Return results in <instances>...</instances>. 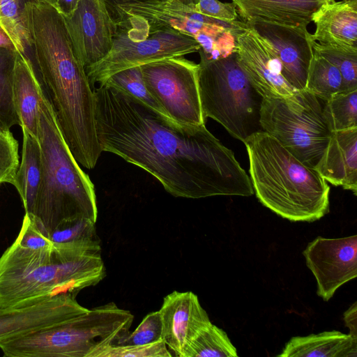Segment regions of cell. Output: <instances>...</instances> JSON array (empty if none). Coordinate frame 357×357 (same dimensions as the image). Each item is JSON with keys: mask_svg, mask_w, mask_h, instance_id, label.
Segmentation results:
<instances>
[{"mask_svg": "<svg viewBox=\"0 0 357 357\" xmlns=\"http://www.w3.org/2000/svg\"><path fill=\"white\" fill-rule=\"evenodd\" d=\"M100 149L156 178L176 197L254 194L250 176L204 125L180 123L129 93L100 84L93 90Z\"/></svg>", "mask_w": 357, "mask_h": 357, "instance_id": "1", "label": "cell"}, {"mask_svg": "<svg viewBox=\"0 0 357 357\" xmlns=\"http://www.w3.org/2000/svg\"><path fill=\"white\" fill-rule=\"evenodd\" d=\"M32 64L64 140L77 162L93 169L102 153L93 90L77 57L62 15L45 0H26Z\"/></svg>", "mask_w": 357, "mask_h": 357, "instance_id": "2", "label": "cell"}, {"mask_svg": "<svg viewBox=\"0 0 357 357\" xmlns=\"http://www.w3.org/2000/svg\"><path fill=\"white\" fill-rule=\"evenodd\" d=\"M54 243L32 250L15 242L0 257V307L31 304L61 294L76 297L102 280L100 240Z\"/></svg>", "mask_w": 357, "mask_h": 357, "instance_id": "3", "label": "cell"}, {"mask_svg": "<svg viewBox=\"0 0 357 357\" xmlns=\"http://www.w3.org/2000/svg\"><path fill=\"white\" fill-rule=\"evenodd\" d=\"M243 143L252 188L264 206L293 222H314L329 212L330 187L314 168L263 130Z\"/></svg>", "mask_w": 357, "mask_h": 357, "instance_id": "4", "label": "cell"}, {"mask_svg": "<svg viewBox=\"0 0 357 357\" xmlns=\"http://www.w3.org/2000/svg\"><path fill=\"white\" fill-rule=\"evenodd\" d=\"M38 131L42 176L33 215L39 229L48 238L66 220L87 218L96 222L94 185L66 143L44 93L40 102Z\"/></svg>", "mask_w": 357, "mask_h": 357, "instance_id": "5", "label": "cell"}, {"mask_svg": "<svg viewBox=\"0 0 357 357\" xmlns=\"http://www.w3.org/2000/svg\"><path fill=\"white\" fill-rule=\"evenodd\" d=\"M134 319L129 311L114 302L85 313L0 342L8 357H91L129 333Z\"/></svg>", "mask_w": 357, "mask_h": 357, "instance_id": "6", "label": "cell"}, {"mask_svg": "<svg viewBox=\"0 0 357 357\" xmlns=\"http://www.w3.org/2000/svg\"><path fill=\"white\" fill-rule=\"evenodd\" d=\"M119 26L147 32L174 29L193 38L199 56L215 59L229 54L235 47V30L241 21L213 19L197 13L195 5L178 0H143L109 6Z\"/></svg>", "mask_w": 357, "mask_h": 357, "instance_id": "7", "label": "cell"}, {"mask_svg": "<svg viewBox=\"0 0 357 357\" xmlns=\"http://www.w3.org/2000/svg\"><path fill=\"white\" fill-rule=\"evenodd\" d=\"M198 83L202 112L243 142L261 130V96L241 68L236 53L217 59H200Z\"/></svg>", "mask_w": 357, "mask_h": 357, "instance_id": "8", "label": "cell"}, {"mask_svg": "<svg viewBox=\"0 0 357 357\" xmlns=\"http://www.w3.org/2000/svg\"><path fill=\"white\" fill-rule=\"evenodd\" d=\"M261 130L275 138L303 164L314 168L331 137L319 98L307 90L291 98L262 99Z\"/></svg>", "mask_w": 357, "mask_h": 357, "instance_id": "9", "label": "cell"}, {"mask_svg": "<svg viewBox=\"0 0 357 357\" xmlns=\"http://www.w3.org/2000/svg\"><path fill=\"white\" fill-rule=\"evenodd\" d=\"M200 46L192 37L174 29L142 32L119 26L108 54L86 68L92 86L102 84L123 70L198 52Z\"/></svg>", "mask_w": 357, "mask_h": 357, "instance_id": "10", "label": "cell"}, {"mask_svg": "<svg viewBox=\"0 0 357 357\" xmlns=\"http://www.w3.org/2000/svg\"><path fill=\"white\" fill-rule=\"evenodd\" d=\"M140 67L146 89L169 118L186 125L205 124L197 63L178 56Z\"/></svg>", "mask_w": 357, "mask_h": 357, "instance_id": "11", "label": "cell"}, {"mask_svg": "<svg viewBox=\"0 0 357 357\" xmlns=\"http://www.w3.org/2000/svg\"><path fill=\"white\" fill-rule=\"evenodd\" d=\"M62 16L75 53L85 69L108 54L117 25L107 0H80L70 15Z\"/></svg>", "mask_w": 357, "mask_h": 357, "instance_id": "12", "label": "cell"}, {"mask_svg": "<svg viewBox=\"0 0 357 357\" xmlns=\"http://www.w3.org/2000/svg\"><path fill=\"white\" fill-rule=\"evenodd\" d=\"M244 22L275 56L286 81L297 91L305 90L314 55L312 38L307 27L286 26L259 19Z\"/></svg>", "mask_w": 357, "mask_h": 357, "instance_id": "13", "label": "cell"}, {"mask_svg": "<svg viewBox=\"0 0 357 357\" xmlns=\"http://www.w3.org/2000/svg\"><path fill=\"white\" fill-rule=\"evenodd\" d=\"M317 282V294L328 301L343 284L357 277V235L326 238L318 236L303 252Z\"/></svg>", "mask_w": 357, "mask_h": 357, "instance_id": "14", "label": "cell"}, {"mask_svg": "<svg viewBox=\"0 0 357 357\" xmlns=\"http://www.w3.org/2000/svg\"><path fill=\"white\" fill-rule=\"evenodd\" d=\"M236 45L241 68L263 99L291 98L299 91L283 77L275 56L245 22L236 33Z\"/></svg>", "mask_w": 357, "mask_h": 357, "instance_id": "15", "label": "cell"}, {"mask_svg": "<svg viewBox=\"0 0 357 357\" xmlns=\"http://www.w3.org/2000/svg\"><path fill=\"white\" fill-rule=\"evenodd\" d=\"M76 297L61 294L31 304L0 307V342L60 324L87 312Z\"/></svg>", "mask_w": 357, "mask_h": 357, "instance_id": "16", "label": "cell"}, {"mask_svg": "<svg viewBox=\"0 0 357 357\" xmlns=\"http://www.w3.org/2000/svg\"><path fill=\"white\" fill-rule=\"evenodd\" d=\"M159 312L162 340L179 357H185L191 341L211 324L197 296L192 291H174L167 295Z\"/></svg>", "mask_w": 357, "mask_h": 357, "instance_id": "17", "label": "cell"}, {"mask_svg": "<svg viewBox=\"0 0 357 357\" xmlns=\"http://www.w3.org/2000/svg\"><path fill=\"white\" fill-rule=\"evenodd\" d=\"M314 169L326 181L357 195V128L332 132Z\"/></svg>", "mask_w": 357, "mask_h": 357, "instance_id": "18", "label": "cell"}, {"mask_svg": "<svg viewBox=\"0 0 357 357\" xmlns=\"http://www.w3.org/2000/svg\"><path fill=\"white\" fill-rule=\"evenodd\" d=\"M312 40L321 45L357 47V0H330L313 15Z\"/></svg>", "mask_w": 357, "mask_h": 357, "instance_id": "19", "label": "cell"}, {"mask_svg": "<svg viewBox=\"0 0 357 357\" xmlns=\"http://www.w3.org/2000/svg\"><path fill=\"white\" fill-rule=\"evenodd\" d=\"M330 0H231L243 22L259 19L290 26L307 27L314 13Z\"/></svg>", "mask_w": 357, "mask_h": 357, "instance_id": "20", "label": "cell"}, {"mask_svg": "<svg viewBox=\"0 0 357 357\" xmlns=\"http://www.w3.org/2000/svg\"><path fill=\"white\" fill-rule=\"evenodd\" d=\"M43 94L31 61L26 54L18 52L13 85L14 106L21 128L37 139Z\"/></svg>", "mask_w": 357, "mask_h": 357, "instance_id": "21", "label": "cell"}, {"mask_svg": "<svg viewBox=\"0 0 357 357\" xmlns=\"http://www.w3.org/2000/svg\"><path fill=\"white\" fill-rule=\"evenodd\" d=\"M280 357H356L357 338L338 331L291 337Z\"/></svg>", "mask_w": 357, "mask_h": 357, "instance_id": "22", "label": "cell"}, {"mask_svg": "<svg viewBox=\"0 0 357 357\" xmlns=\"http://www.w3.org/2000/svg\"><path fill=\"white\" fill-rule=\"evenodd\" d=\"M22 157L14 186L24 205L25 213L33 215L42 176L41 149L38 139L24 128Z\"/></svg>", "mask_w": 357, "mask_h": 357, "instance_id": "23", "label": "cell"}, {"mask_svg": "<svg viewBox=\"0 0 357 357\" xmlns=\"http://www.w3.org/2000/svg\"><path fill=\"white\" fill-rule=\"evenodd\" d=\"M305 90L325 101L345 91L337 68L315 52L309 68Z\"/></svg>", "mask_w": 357, "mask_h": 357, "instance_id": "24", "label": "cell"}, {"mask_svg": "<svg viewBox=\"0 0 357 357\" xmlns=\"http://www.w3.org/2000/svg\"><path fill=\"white\" fill-rule=\"evenodd\" d=\"M18 52L0 47V124L6 130L20 125L13 97V85Z\"/></svg>", "mask_w": 357, "mask_h": 357, "instance_id": "25", "label": "cell"}, {"mask_svg": "<svg viewBox=\"0 0 357 357\" xmlns=\"http://www.w3.org/2000/svg\"><path fill=\"white\" fill-rule=\"evenodd\" d=\"M234 356L237 351L227 333L212 323L194 337L185 354V357Z\"/></svg>", "mask_w": 357, "mask_h": 357, "instance_id": "26", "label": "cell"}, {"mask_svg": "<svg viewBox=\"0 0 357 357\" xmlns=\"http://www.w3.org/2000/svg\"><path fill=\"white\" fill-rule=\"evenodd\" d=\"M323 115L331 132L357 128V89L343 91L326 100Z\"/></svg>", "mask_w": 357, "mask_h": 357, "instance_id": "27", "label": "cell"}, {"mask_svg": "<svg viewBox=\"0 0 357 357\" xmlns=\"http://www.w3.org/2000/svg\"><path fill=\"white\" fill-rule=\"evenodd\" d=\"M312 45L314 52L337 68L345 91L357 89V47L321 45L314 40Z\"/></svg>", "mask_w": 357, "mask_h": 357, "instance_id": "28", "label": "cell"}, {"mask_svg": "<svg viewBox=\"0 0 357 357\" xmlns=\"http://www.w3.org/2000/svg\"><path fill=\"white\" fill-rule=\"evenodd\" d=\"M102 84L123 91L158 112L167 116L163 109L146 89L140 66L119 71L109 77Z\"/></svg>", "mask_w": 357, "mask_h": 357, "instance_id": "29", "label": "cell"}, {"mask_svg": "<svg viewBox=\"0 0 357 357\" xmlns=\"http://www.w3.org/2000/svg\"><path fill=\"white\" fill-rule=\"evenodd\" d=\"M26 0H0V22L7 28L24 54L29 50L26 16Z\"/></svg>", "mask_w": 357, "mask_h": 357, "instance_id": "30", "label": "cell"}, {"mask_svg": "<svg viewBox=\"0 0 357 357\" xmlns=\"http://www.w3.org/2000/svg\"><path fill=\"white\" fill-rule=\"evenodd\" d=\"M96 222L87 218H76L61 222L49 235L55 243H74L100 240Z\"/></svg>", "mask_w": 357, "mask_h": 357, "instance_id": "31", "label": "cell"}, {"mask_svg": "<svg viewBox=\"0 0 357 357\" xmlns=\"http://www.w3.org/2000/svg\"><path fill=\"white\" fill-rule=\"evenodd\" d=\"M172 354L162 341L143 345L113 344L98 349L91 357H170Z\"/></svg>", "mask_w": 357, "mask_h": 357, "instance_id": "32", "label": "cell"}, {"mask_svg": "<svg viewBox=\"0 0 357 357\" xmlns=\"http://www.w3.org/2000/svg\"><path fill=\"white\" fill-rule=\"evenodd\" d=\"M19 165L18 142L10 130L0 132V185H15Z\"/></svg>", "mask_w": 357, "mask_h": 357, "instance_id": "33", "label": "cell"}, {"mask_svg": "<svg viewBox=\"0 0 357 357\" xmlns=\"http://www.w3.org/2000/svg\"><path fill=\"white\" fill-rule=\"evenodd\" d=\"M162 340V321L159 310L144 317L139 326L116 344L120 345H143Z\"/></svg>", "mask_w": 357, "mask_h": 357, "instance_id": "34", "label": "cell"}, {"mask_svg": "<svg viewBox=\"0 0 357 357\" xmlns=\"http://www.w3.org/2000/svg\"><path fill=\"white\" fill-rule=\"evenodd\" d=\"M19 246L32 250H48L54 243L39 229L33 215L25 213L20 231L14 241Z\"/></svg>", "mask_w": 357, "mask_h": 357, "instance_id": "35", "label": "cell"}, {"mask_svg": "<svg viewBox=\"0 0 357 357\" xmlns=\"http://www.w3.org/2000/svg\"><path fill=\"white\" fill-rule=\"evenodd\" d=\"M195 10L205 16L224 22H232L239 20L234 4L221 2L219 0H198L195 5Z\"/></svg>", "mask_w": 357, "mask_h": 357, "instance_id": "36", "label": "cell"}, {"mask_svg": "<svg viewBox=\"0 0 357 357\" xmlns=\"http://www.w3.org/2000/svg\"><path fill=\"white\" fill-rule=\"evenodd\" d=\"M0 47L15 50L23 54L22 49L7 28L0 22Z\"/></svg>", "mask_w": 357, "mask_h": 357, "instance_id": "37", "label": "cell"}, {"mask_svg": "<svg viewBox=\"0 0 357 357\" xmlns=\"http://www.w3.org/2000/svg\"><path fill=\"white\" fill-rule=\"evenodd\" d=\"M357 302H354L344 313L345 325L349 328V334L357 338Z\"/></svg>", "mask_w": 357, "mask_h": 357, "instance_id": "38", "label": "cell"}, {"mask_svg": "<svg viewBox=\"0 0 357 357\" xmlns=\"http://www.w3.org/2000/svg\"><path fill=\"white\" fill-rule=\"evenodd\" d=\"M80 0H56L53 4L63 16L70 15L77 7Z\"/></svg>", "mask_w": 357, "mask_h": 357, "instance_id": "39", "label": "cell"}, {"mask_svg": "<svg viewBox=\"0 0 357 357\" xmlns=\"http://www.w3.org/2000/svg\"><path fill=\"white\" fill-rule=\"evenodd\" d=\"M134 1H143V0H107L108 6L118 3H123V2Z\"/></svg>", "mask_w": 357, "mask_h": 357, "instance_id": "40", "label": "cell"}, {"mask_svg": "<svg viewBox=\"0 0 357 357\" xmlns=\"http://www.w3.org/2000/svg\"><path fill=\"white\" fill-rule=\"evenodd\" d=\"M181 2L187 5H195L197 3L198 0H178Z\"/></svg>", "mask_w": 357, "mask_h": 357, "instance_id": "41", "label": "cell"}, {"mask_svg": "<svg viewBox=\"0 0 357 357\" xmlns=\"http://www.w3.org/2000/svg\"><path fill=\"white\" fill-rule=\"evenodd\" d=\"M10 130H6L5 129L1 124H0V132H6V131H8Z\"/></svg>", "mask_w": 357, "mask_h": 357, "instance_id": "42", "label": "cell"}, {"mask_svg": "<svg viewBox=\"0 0 357 357\" xmlns=\"http://www.w3.org/2000/svg\"><path fill=\"white\" fill-rule=\"evenodd\" d=\"M45 1H47L50 2V3H52V4H54V3H55V1H56V0H45Z\"/></svg>", "mask_w": 357, "mask_h": 357, "instance_id": "43", "label": "cell"}]
</instances>
